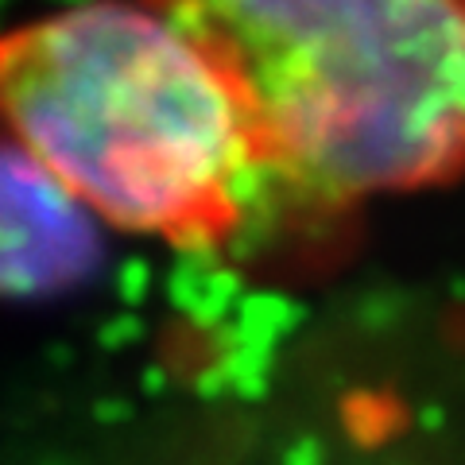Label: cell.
Instances as JSON below:
<instances>
[{"mask_svg":"<svg viewBox=\"0 0 465 465\" xmlns=\"http://www.w3.org/2000/svg\"><path fill=\"white\" fill-rule=\"evenodd\" d=\"M0 140L101 225L174 249H225L280 191L222 74L143 0L0 27Z\"/></svg>","mask_w":465,"mask_h":465,"instance_id":"6da1fadb","label":"cell"},{"mask_svg":"<svg viewBox=\"0 0 465 465\" xmlns=\"http://www.w3.org/2000/svg\"><path fill=\"white\" fill-rule=\"evenodd\" d=\"M206 54L280 191L353 206L465 171V0H143Z\"/></svg>","mask_w":465,"mask_h":465,"instance_id":"7a4b0ae2","label":"cell"},{"mask_svg":"<svg viewBox=\"0 0 465 465\" xmlns=\"http://www.w3.org/2000/svg\"><path fill=\"white\" fill-rule=\"evenodd\" d=\"M101 256V222L32 155L0 140V295L39 299L82 283Z\"/></svg>","mask_w":465,"mask_h":465,"instance_id":"3957f363","label":"cell"}]
</instances>
